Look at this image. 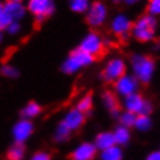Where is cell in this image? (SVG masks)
Masks as SVG:
<instances>
[{"mask_svg": "<svg viewBox=\"0 0 160 160\" xmlns=\"http://www.w3.org/2000/svg\"><path fill=\"white\" fill-rule=\"evenodd\" d=\"M114 2H115V3H119V2H126V3H129V4H130V3H134L136 0H114Z\"/></svg>", "mask_w": 160, "mask_h": 160, "instance_id": "cell-33", "label": "cell"}, {"mask_svg": "<svg viewBox=\"0 0 160 160\" xmlns=\"http://www.w3.org/2000/svg\"><path fill=\"white\" fill-rule=\"evenodd\" d=\"M144 99L141 95L138 94H130L126 97V101H125V105H126V109L129 113L132 114H140L141 111V107L144 105Z\"/></svg>", "mask_w": 160, "mask_h": 160, "instance_id": "cell-13", "label": "cell"}, {"mask_svg": "<svg viewBox=\"0 0 160 160\" xmlns=\"http://www.w3.org/2000/svg\"><path fill=\"white\" fill-rule=\"evenodd\" d=\"M80 113L83 114H88L91 110H92V92H88L84 98L82 99L79 103H78V107H76Z\"/></svg>", "mask_w": 160, "mask_h": 160, "instance_id": "cell-18", "label": "cell"}, {"mask_svg": "<svg viewBox=\"0 0 160 160\" xmlns=\"http://www.w3.org/2000/svg\"><path fill=\"white\" fill-rule=\"evenodd\" d=\"M132 27H133V23H132L129 19L125 17H117L113 22V33L117 35V38L119 39V42H125L128 37L132 33Z\"/></svg>", "mask_w": 160, "mask_h": 160, "instance_id": "cell-8", "label": "cell"}, {"mask_svg": "<svg viewBox=\"0 0 160 160\" xmlns=\"http://www.w3.org/2000/svg\"><path fill=\"white\" fill-rule=\"evenodd\" d=\"M132 61H133V67H134V72L137 79L141 83H144V84H147L151 80L152 73H153V69H155L153 58L149 57V56H134Z\"/></svg>", "mask_w": 160, "mask_h": 160, "instance_id": "cell-3", "label": "cell"}, {"mask_svg": "<svg viewBox=\"0 0 160 160\" xmlns=\"http://www.w3.org/2000/svg\"><path fill=\"white\" fill-rule=\"evenodd\" d=\"M134 125L141 130H148L151 128V119L148 115H142V114H137L134 119Z\"/></svg>", "mask_w": 160, "mask_h": 160, "instance_id": "cell-22", "label": "cell"}, {"mask_svg": "<svg viewBox=\"0 0 160 160\" xmlns=\"http://www.w3.org/2000/svg\"><path fill=\"white\" fill-rule=\"evenodd\" d=\"M160 11V0H151L148 4V12L151 14V17L158 15Z\"/></svg>", "mask_w": 160, "mask_h": 160, "instance_id": "cell-27", "label": "cell"}, {"mask_svg": "<svg viewBox=\"0 0 160 160\" xmlns=\"http://www.w3.org/2000/svg\"><path fill=\"white\" fill-rule=\"evenodd\" d=\"M7 2H15V3H21L22 0H7Z\"/></svg>", "mask_w": 160, "mask_h": 160, "instance_id": "cell-34", "label": "cell"}, {"mask_svg": "<svg viewBox=\"0 0 160 160\" xmlns=\"http://www.w3.org/2000/svg\"><path fill=\"white\" fill-rule=\"evenodd\" d=\"M0 41H2V33H0Z\"/></svg>", "mask_w": 160, "mask_h": 160, "instance_id": "cell-35", "label": "cell"}, {"mask_svg": "<svg viewBox=\"0 0 160 160\" xmlns=\"http://www.w3.org/2000/svg\"><path fill=\"white\" fill-rule=\"evenodd\" d=\"M133 35L140 42L151 41L156 31V19L151 15H144L136 23H133Z\"/></svg>", "mask_w": 160, "mask_h": 160, "instance_id": "cell-1", "label": "cell"}, {"mask_svg": "<svg viewBox=\"0 0 160 160\" xmlns=\"http://www.w3.org/2000/svg\"><path fill=\"white\" fill-rule=\"evenodd\" d=\"M29 10L35 15V29H39V25L53 14L54 3L53 0H30Z\"/></svg>", "mask_w": 160, "mask_h": 160, "instance_id": "cell-4", "label": "cell"}, {"mask_svg": "<svg viewBox=\"0 0 160 160\" xmlns=\"http://www.w3.org/2000/svg\"><path fill=\"white\" fill-rule=\"evenodd\" d=\"M41 111H42V107L39 106L38 103L29 102L27 103V106L22 110L21 114L23 115V117H26V118H33V117H35V115H38Z\"/></svg>", "mask_w": 160, "mask_h": 160, "instance_id": "cell-19", "label": "cell"}, {"mask_svg": "<svg viewBox=\"0 0 160 160\" xmlns=\"http://www.w3.org/2000/svg\"><path fill=\"white\" fill-rule=\"evenodd\" d=\"M69 133H71V129L65 125V122L61 121L58 125V129H57V133H56V140L57 141H62V140H67L69 137Z\"/></svg>", "mask_w": 160, "mask_h": 160, "instance_id": "cell-23", "label": "cell"}, {"mask_svg": "<svg viewBox=\"0 0 160 160\" xmlns=\"http://www.w3.org/2000/svg\"><path fill=\"white\" fill-rule=\"evenodd\" d=\"M134 119H136V114H132L128 111L121 117V123L123 128H130L132 125H134Z\"/></svg>", "mask_w": 160, "mask_h": 160, "instance_id": "cell-26", "label": "cell"}, {"mask_svg": "<svg viewBox=\"0 0 160 160\" xmlns=\"http://www.w3.org/2000/svg\"><path fill=\"white\" fill-rule=\"evenodd\" d=\"M106 14H107L106 6L103 4L102 2H94L88 11V14H87V18H86L87 23L92 27L101 26L106 19Z\"/></svg>", "mask_w": 160, "mask_h": 160, "instance_id": "cell-7", "label": "cell"}, {"mask_svg": "<svg viewBox=\"0 0 160 160\" xmlns=\"http://www.w3.org/2000/svg\"><path fill=\"white\" fill-rule=\"evenodd\" d=\"M23 156H25V145L17 142L8 149V152L6 155V159L7 160H22Z\"/></svg>", "mask_w": 160, "mask_h": 160, "instance_id": "cell-17", "label": "cell"}, {"mask_svg": "<svg viewBox=\"0 0 160 160\" xmlns=\"http://www.w3.org/2000/svg\"><path fill=\"white\" fill-rule=\"evenodd\" d=\"M103 101H105V105L107 106V109L110 110L111 114L118 115L119 111H121V105H119V101L113 91H105L103 94Z\"/></svg>", "mask_w": 160, "mask_h": 160, "instance_id": "cell-15", "label": "cell"}, {"mask_svg": "<svg viewBox=\"0 0 160 160\" xmlns=\"http://www.w3.org/2000/svg\"><path fill=\"white\" fill-rule=\"evenodd\" d=\"M31 133H33V125L29 121H21L14 128V137L19 144H23V141L29 138Z\"/></svg>", "mask_w": 160, "mask_h": 160, "instance_id": "cell-11", "label": "cell"}, {"mask_svg": "<svg viewBox=\"0 0 160 160\" xmlns=\"http://www.w3.org/2000/svg\"><path fill=\"white\" fill-rule=\"evenodd\" d=\"M114 87L119 94L128 97V95H130V94H134L136 88H137V84H136V79L129 78V76L125 75V76H122L121 79H118L117 82H114Z\"/></svg>", "mask_w": 160, "mask_h": 160, "instance_id": "cell-10", "label": "cell"}, {"mask_svg": "<svg viewBox=\"0 0 160 160\" xmlns=\"http://www.w3.org/2000/svg\"><path fill=\"white\" fill-rule=\"evenodd\" d=\"M69 4L76 12H83L88 8V0H69Z\"/></svg>", "mask_w": 160, "mask_h": 160, "instance_id": "cell-24", "label": "cell"}, {"mask_svg": "<svg viewBox=\"0 0 160 160\" xmlns=\"http://www.w3.org/2000/svg\"><path fill=\"white\" fill-rule=\"evenodd\" d=\"M114 145H115V140H114L113 133H107V132H105V133H101V134L97 136V141H95L97 149L99 148V149L105 151L107 148L114 147Z\"/></svg>", "mask_w": 160, "mask_h": 160, "instance_id": "cell-16", "label": "cell"}, {"mask_svg": "<svg viewBox=\"0 0 160 160\" xmlns=\"http://www.w3.org/2000/svg\"><path fill=\"white\" fill-rule=\"evenodd\" d=\"M8 29H10V33H17L18 29H19V25L17 22H11L10 26H8Z\"/></svg>", "mask_w": 160, "mask_h": 160, "instance_id": "cell-31", "label": "cell"}, {"mask_svg": "<svg viewBox=\"0 0 160 160\" xmlns=\"http://www.w3.org/2000/svg\"><path fill=\"white\" fill-rule=\"evenodd\" d=\"M3 10H4L7 17L12 22L23 17V14H25V8L21 6V3H15V2H7L6 4H3Z\"/></svg>", "mask_w": 160, "mask_h": 160, "instance_id": "cell-14", "label": "cell"}, {"mask_svg": "<svg viewBox=\"0 0 160 160\" xmlns=\"http://www.w3.org/2000/svg\"><path fill=\"white\" fill-rule=\"evenodd\" d=\"M97 147L94 144L84 142L80 147H78L72 153L68 155V159L71 160H94L97 156Z\"/></svg>", "mask_w": 160, "mask_h": 160, "instance_id": "cell-9", "label": "cell"}, {"mask_svg": "<svg viewBox=\"0 0 160 160\" xmlns=\"http://www.w3.org/2000/svg\"><path fill=\"white\" fill-rule=\"evenodd\" d=\"M151 113H152V106H151V103L148 102V101H144V105H142V107H141V111H140V114L148 115V117H149Z\"/></svg>", "mask_w": 160, "mask_h": 160, "instance_id": "cell-30", "label": "cell"}, {"mask_svg": "<svg viewBox=\"0 0 160 160\" xmlns=\"http://www.w3.org/2000/svg\"><path fill=\"white\" fill-rule=\"evenodd\" d=\"M31 160H52V158H50L49 153L39 151V152H37V153L33 156V159H31Z\"/></svg>", "mask_w": 160, "mask_h": 160, "instance_id": "cell-29", "label": "cell"}, {"mask_svg": "<svg viewBox=\"0 0 160 160\" xmlns=\"http://www.w3.org/2000/svg\"><path fill=\"white\" fill-rule=\"evenodd\" d=\"M80 50L86 52L87 54H90L94 60H99L107 53V48L105 45V41L101 38V35L97 34L95 31L90 33L84 38V41L82 42V45L79 46Z\"/></svg>", "mask_w": 160, "mask_h": 160, "instance_id": "cell-2", "label": "cell"}, {"mask_svg": "<svg viewBox=\"0 0 160 160\" xmlns=\"http://www.w3.org/2000/svg\"><path fill=\"white\" fill-rule=\"evenodd\" d=\"M64 122H65V125L69 128L71 130L79 129V128H82V125L86 122V115L83 113H80L78 109H72L69 113L67 114Z\"/></svg>", "mask_w": 160, "mask_h": 160, "instance_id": "cell-12", "label": "cell"}, {"mask_svg": "<svg viewBox=\"0 0 160 160\" xmlns=\"http://www.w3.org/2000/svg\"><path fill=\"white\" fill-rule=\"evenodd\" d=\"M126 73V67L123 64L122 60H111V61L107 64L106 68L102 71V79L107 83H114L117 82L118 79H121L122 76H125Z\"/></svg>", "mask_w": 160, "mask_h": 160, "instance_id": "cell-6", "label": "cell"}, {"mask_svg": "<svg viewBox=\"0 0 160 160\" xmlns=\"http://www.w3.org/2000/svg\"><path fill=\"white\" fill-rule=\"evenodd\" d=\"M122 159V152L118 147H110L103 151L102 160H121Z\"/></svg>", "mask_w": 160, "mask_h": 160, "instance_id": "cell-21", "label": "cell"}, {"mask_svg": "<svg viewBox=\"0 0 160 160\" xmlns=\"http://www.w3.org/2000/svg\"><path fill=\"white\" fill-rule=\"evenodd\" d=\"M114 136V140H115V144H119V145H125V144H128V141H129V132H128L126 128L123 126H119L117 130L113 133Z\"/></svg>", "mask_w": 160, "mask_h": 160, "instance_id": "cell-20", "label": "cell"}, {"mask_svg": "<svg viewBox=\"0 0 160 160\" xmlns=\"http://www.w3.org/2000/svg\"><path fill=\"white\" fill-rule=\"evenodd\" d=\"M2 75L8 76V78H17V76H18V71L15 69V68L10 67V65H4L2 68Z\"/></svg>", "mask_w": 160, "mask_h": 160, "instance_id": "cell-28", "label": "cell"}, {"mask_svg": "<svg viewBox=\"0 0 160 160\" xmlns=\"http://www.w3.org/2000/svg\"><path fill=\"white\" fill-rule=\"evenodd\" d=\"M92 61H95V60L91 57L90 54H87L86 52H83L80 49H76L73 52H71L69 57L64 62L62 71L65 72V73H72V72L80 69L82 67L88 65V64H91Z\"/></svg>", "mask_w": 160, "mask_h": 160, "instance_id": "cell-5", "label": "cell"}, {"mask_svg": "<svg viewBox=\"0 0 160 160\" xmlns=\"http://www.w3.org/2000/svg\"><path fill=\"white\" fill-rule=\"evenodd\" d=\"M148 160H160V153L159 152H155V153H152L148 156Z\"/></svg>", "mask_w": 160, "mask_h": 160, "instance_id": "cell-32", "label": "cell"}, {"mask_svg": "<svg viewBox=\"0 0 160 160\" xmlns=\"http://www.w3.org/2000/svg\"><path fill=\"white\" fill-rule=\"evenodd\" d=\"M11 22H12V21L7 17V14L4 12V10H3V4L0 3V30L7 29V27L10 26Z\"/></svg>", "mask_w": 160, "mask_h": 160, "instance_id": "cell-25", "label": "cell"}]
</instances>
